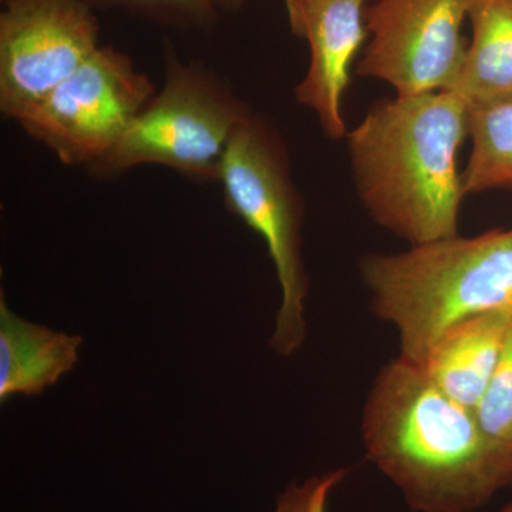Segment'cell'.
<instances>
[{
  "mask_svg": "<svg viewBox=\"0 0 512 512\" xmlns=\"http://www.w3.org/2000/svg\"><path fill=\"white\" fill-rule=\"evenodd\" d=\"M466 194L512 190V99L470 106Z\"/></svg>",
  "mask_w": 512,
  "mask_h": 512,
  "instance_id": "4fadbf2b",
  "label": "cell"
},
{
  "mask_svg": "<svg viewBox=\"0 0 512 512\" xmlns=\"http://www.w3.org/2000/svg\"><path fill=\"white\" fill-rule=\"evenodd\" d=\"M470 131V104L453 90L377 103L348 136L363 207L409 245L458 234L464 190L457 153Z\"/></svg>",
  "mask_w": 512,
  "mask_h": 512,
  "instance_id": "7a4b0ae2",
  "label": "cell"
},
{
  "mask_svg": "<svg viewBox=\"0 0 512 512\" xmlns=\"http://www.w3.org/2000/svg\"><path fill=\"white\" fill-rule=\"evenodd\" d=\"M289 25L311 50L296 100L315 111L329 138L346 136L342 97L349 86L353 59L365 42V0H284Z\"/></svg>",
  "mask_w": 512,
  "mask_h": 512,
  "instance_id": "9c48e42d",
  "label": "cell"
},
{
  "mask_svg": "<svg viewBox=\"0 0 512 512\" xmlns=\"http://www.w3.org/2000/svg\"><path fill=\"white\" fill-rule=\"evenodd\" d=\"M83 339L15 315L0 298V402L39 396L76 366Z\"/></svg>",
  "mask_w": 512,
  "mask_h": 512,
  "instance_id": "8fae6325",
  "label": "cell"
},
{
  "mask_svg": "<svg viewBox=\"0 0 512 512\" xmlns=\"http://www.w3.org/2000/svg\"><path fill=\"white\" fill-rule=\"evenodd\" d=\"M218 181L229 211L268 247L282 296L269 346L292 356L306 340L309 276L302 258L303 202L274 128L251 114L229 140Z\"/></svg>",
  "mask_w": 512,
  "mask_h": 512,
  "instance_id": "277c9868",
  "label": "cell"
},
{
  "mask_svg": "<svg viewBox=\"0 0 512 512\" xmlns=\"http://www.w3.org/2000/svg\"><path fill=\"white\" fill-rule=\"evenodd\" d=\"M3 2H5L6 5H9V3L15 2V0H3Z\"/></svg>",
  "mask_w": 512,
  "mask_h": 512,
  "instance_id": "d6986e66",
  "label": "cell"
},
{
  "mask_svg": "<svg viewBox=\"0 0 512 512\" xmlns=\"http://www.w3.org/2000/svg\"><path fill=\"white\" fill-rule=\"evenodd\" d=\"M474 413L488 433L512 440V322L493 376Z\"/></svg>",
  "mask_w": 512,
  "mask_h": 512,
  "instance_id": "5bb4252c",
  "label": "cell"
},
{
  "mask_svg": "<svg viewBox=\"0 0 512 512\" xmlns=\"http://www.w3.org/2000/svg\"><path fill=\"white\" fill-rule=\"evenodd\" d=\"M512 322V308L457 322L433 343L419 366L456 402L476 409L490 382Z\"/></svg>",
  "mask_w": 512,
  "mask_h": 512,
  "instance_id": "30bf717a",
  "label": "cell"
},
{
  "mask_svg": "<svg viewBox=\"0 0 512 512\" xmlns=\"http://www.w3.org/2000/svg\"><path fill=\"white\" fill-rule=\"evenodd\" d=\"M473 39L453 92L470 106L512 99V0H473Z\"/></svg>",
  "mask_w": 512,
  "mask_h": 512,
  "instance_id": "7c38bea8",
  "label": "cell"
},
{
  "mask_svg": "<svg viewBox=\"0 0 512 512\" xmlns=\"http://www.w3.org/2000/svg\"><path fill=\"white\" fill-rule=\"evenodd\" d=\"M221 5L227 6L229 9H237L244 3V0H218Z\"/></svg>",
  "mask_w": 512,
  "mask_h": 512,
  "instance_id": "e0dca14e",
  "label": "cell"
},
{
  "mask_svg": "<svg viewBox=\"0 0 512 512\" xmlns=\"http://www.w3.org/2000/svg\"><path fill=\"white\" fill-rule=\"evenodd\" d=\"M164 60L163 89L137 114L119 144L89 167L94 173L158 164L194 180H220L229 140L252 113L207 67L184 64L171 47Z\"/></svg>",
  "mask_w": 512,
  "mask_h": 512,
  "instance_id": "5b68a950",
  "label": "cell"
},
{
  "mask_svg": "<svg viewBox=\"0 0 512 512\" xmlns=\"http://www.w3.org/2000/svg\"><path fill=\"white\" fill-rule=\"evenodd\" d=\"M366 456L417 512H473L512 487V440L397 356L375 377L360 423Z\"/></svg>",
  "mask_w": 512,
  "mask_h": 512,
  "instance_id": "6da1fadb",
  "label": "cell"
},
{
  "mask_svg": "<svg viewBox=\"0 0 512 512\" xmlns=\"http://www.w3.org/2000/svg\"><path fill=\"white\" fill-rule=\"evenodd\" d=\"M503 512H512V504L507 505V507L504 508Z\"/></svg>",
  "mask_w": 512,
  "mask_h": 512,
  "instance_id": "ac0fdd59",
  "label": "cell"
},
{
  "mask_svg": "<svg viewBox=\"0 0 512 512\" xmlns=\"http://www.w3.org/2000/svg\"><path fill=\"white\" fill-rule=\"evenodd\" d=\"M117 2L144 6V8L171 10V12L183 13L197 22H211L214 19L212 0H117Z\"/></svg>",
  "mask_w": 512,
  "mask_h": 512,
  "instance_id": "2e32d148",
  "label": "cell"
},
{
  "mask_svg": "<svg viewBox=\"0 0 512 512\" xmlns=\"http://www.w3.org/2000/svg\"><path fill=\"white\" fill-rule=\"evenodd\" d=\"M346 476V468H335L305 484H292L279 498L275 512H328L330 494Z\"/></svg>",
  "mask_w": 512,
  "mask_h": 512,
  "instance_id": "9a60e30c",
  "label": "cell"
},
{
  "mask_svg": "<svg viewBox=\"0 0 512 512\" xmlns=\"http://www.w3.org/2000/svg\"><path fill=\"white\" fill-rule=\"evenodd\" d=\"M473 0H377L365 10L372 35L356 73L397 96L453 89L467 46L461 26Z\"/></svg>",
  "mask_w": 512,
  "mask_h": 512,
  "instance_id": "ba28073f",
  "label": "cell"
},
{
  "mask_svg": "<svg viewBox=\"0 0 512 512\" xmlns=\"http://www.w3.org/2000/svg\"><path fill=\"white\" fill-rule=\"evenodd\" d=\"M0 16V109L18 120L99 49L83 0H15Z\"/></svg>",
  "mask_w": 512,
  "mask_h": 512,
  "instance_id": "52a82bcc",
  "label": "cell"
},
{
  "mask_svg": "<svg viewBox=\"0 0 512 512\" xmlns=\"http://www.w3.org/2000/svg\"><path fill=\"white\" fill-rule=\"evenodd\" d=\"M360 276L376 318L399 333V357L420 366L457 322L512 308V228L367 255Z\"/></svg>",
  "mask_w": 512,
  "mask_h": 512,
  "instance_id": "3957f363",
  "label": "cell"
},
{
  "mask_svg": "<svg viewBox=\"0 0 512 512\" xmlns=\"http://www.w3.org/2000/svg\"><path fill=\"white\" fill-rule=\"evenodd\" d=\"M154 90L130 57L113 47H99L16 121L62 163L92 167L119 144Z\"/></svg>",
  "mask_w": 512,
  "mask_h": 512,
  "instance_id": "8992f818",
  "label": "cell"
}]
</instances>
